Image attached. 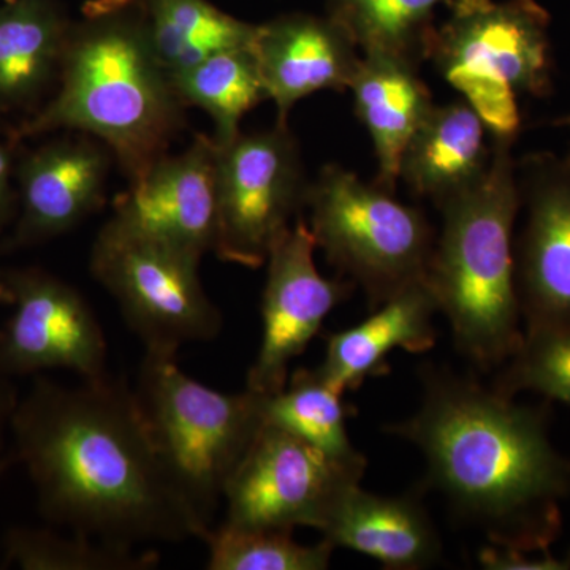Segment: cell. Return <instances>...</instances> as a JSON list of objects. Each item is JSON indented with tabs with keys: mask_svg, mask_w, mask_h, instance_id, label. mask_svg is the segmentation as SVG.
<instances>
[{
	"mask_svg": "<svg viewBox=\"0 0 570 570\" xmlns=\"http://www.w3.org/2000/svg\"><path fill=\"white\" fill-rule=\"evenodd\" d=\"M343 396L318 367H298L281 392L265 396V425L305 439L336 459H360L363 455L352 445L346 426L355 411L344 404Z\"/></svg>",
	"mask_w": 570,
	"mask_h": 570,
	"instance_id": "24",
	"label": "cell"
},
{
	"mask_svg": "<svg viewBox=\"0 0 570 570\" xmlns=\"http://www.w3.org/2000/svg\"><path fill=\"white\" fill-rule=\"evenodd\" d=\"M487 174L438 209L425 283L452 328L461 355L479 370H499L523 341L515 284L513 228L520 213L513 142L493 141Z\"/></svg>",
	"mask_w": 570,
	"mask_h": 570,
	"instance_id": "4",
	"label": "cell"
},
{
	"mask_svg": "<svg viewBox=\"0 0 570 570\" xmlns=\"http://www.w3.org/2000/svg\"><path fill=\"white\" fill-rule=\"evenodd\" d=\"M425 61L485 122L491 140L515 142L521 97L553 92L549 11L535 0H445Z\"/></svg>",
	"mask_w": 570,
	"mask_h": 570,
	"instance_id": "5",
	"label": "cell"
},
{
	"mask_svg": "<svg viewBox=\"0 0 570 570\" xmlns=\"http://www.w3.org/2000/svg\"><path fill=\"white\" fill-rule=\"evenodd\" d=\"M335 549L374 558L390 570L438 564L442 542L417 497H381L362 487L348 491L321 531Z\"/></svg>",
	"mask_w": 570,
	"mask_h": 570,
	"instance_id": "20",
	"label": "cell"
},
{
	"mask_svg": "<svg viewBox=\"0 0 570 570\" xmlns=\"http://www.w3.org/2000/svg\"><path fill=\"white\" fill-rule=\"evenodd\" d=\"M553 126L568 127V129H570V115L562 116V118L557 119V121L553 122ZM569 154H570V151H569Z\"/></svg>",
	"mask_w": 570,
	"mask_h": 570,
	"instance_id": "33",
	"label": "cell"
},
{
	"mask_svg": "<svg viewBox=\"0 0 570 570\" xmlns=\"http://www.w3.org/2000/svg\"><path fill=\"white\" fill-rule=\"evenodd\" d=\"M532 553L508 547L489 546L479 551L480 566L489 570H566L570 569V551L568 557L554 558L549 553L540 554L539 558H531Z\"/></svg>",
	"mask_w": 570,
	"mask_h": 570,
	"instance_id": "29",
	"label": "cell"
},
{
	"mask_svg": "<svg viewBox=\"0 0 570 570\" xmlns=\"http://www.w3.org/2000/svg\"><path fill=\"white\" fill-rule=\"evenodd\" d=\"M445 0H325V14L344 29L362 55L389 52L425 62L428 37Z\"/></svg>",
	"mask_w": 570,
	"mask_h": 570,
	"instance_id": "25",
	"label": "cell"
},
{
	"mask_svg": "<svg viewBox=\"0 0 570 570\" xmlns=\"http://www.w3.org/2000/svg\"><path fill=\"white\" fill-rule=\"evenodd\" d=\"M253 51L279 124H288L295 105L313 94L348 91L362 61V52L332 18L305 11L258 24Z\"/></svg>",
	"mask_w": 570,
	"mask_h": 570,
	"instance_id": "16",
	"label": "cell"
},
{
	"mask_svg": "<svg viewBox=\"0 0 570 570\" xmlns=\"http://www.w3.org/2000/svg\"><path fill=\"white\" fill-rule=\"evenodd\" d=\"M491 387L510 397L534 392L570 406V322L524 330L520 347L499 367Z\"/></svg>",
	"mask_w": 570,
	"mask_h": 570,
	"instance_id": "28",
	"label": "cell"
},
{
	"mask_svg": "<svg viewBox=\"0 0 570 570\" xmlns=\"http://www.w3.org/2000/svg\"><path fill=\"white\" fill-rule=\"evenodd\" d=\"M216 246L227 264L261 268L281 235L306 212L307 179L288 124L239 132L216 145Z\"/></svg>",
	"mask_w": 570,
	"mask_h": 570,
	"instance_id": "9",
	"label": "cell"
},
{
	"mask_svg": "<svg viewBox=\"0 0 570 570\" xmlns=\"http://www.w3.org/2000/svg\"><path fill=\"white\" fill-rule=\"evenodd\" d=\"M14 455L7 456V459L0 460V474H2L3 471H6L7 468L10 466V463H13Z\"/></svg>",
	"mask_w": 570,
	"mask_h": 570,
	"instance_id": "34",
	"label": "cell"
},
{
	"mask_svg": "<svg viewBox=\"0 0 570 570\" xmlns=\"http://www.w3.org/2000/svg\"><path fill=\"white\" fill-rule=\"evenodd\" d=\"M11 303H13V295H11V292L9 291V287H7L6 283L0 279V305L11 306Z\"/></svg>",
	"mask_w": 570,
	"mask_h": 570,
	"instance_id": "32",
	"label": "cell"
},
{
	"mask_svg": "<svg viewBox=\"0 0 570 570\" xmlns=\"http://www.w3.org/2000/svg\"><path fill=\"white\" fill-rule=\"evenodd\" d=\"M489 135L478 111L463 99L434 105L403 154L400 181L438 208L487 174L493 154Z\"/></svg>",
	"mask_w": 570,
	"mask_h": 570,
	"instance_id": "21",
	"label": "cell"
},
{
	"mask_svg": "<svg viewBox=\"0 0 570 570\" xmlns=\"http://www.w3.org/2000/svg\"><path fill=\"white\" fill-rule=\"evenodd\" d=\"M6 561L26 570H149L159 564V554L80 532L63 538L20 528L6 538Z\"/></svg>",
	"mask_w": 570,
	"mask_h": 570,
	"instance_id": "26",
	"label": "cell"
},
{
	"mask_svg": "<svg viewBox=\"0 0 570 570\" xmlns=\"http://www.w3.org/2000/svg\"><path fill=\"white\" fill-rule=\"evenodd\" d=\"M202 258L110 217L94 242L89 269L145 352L178 355L184 344L216 340L224 325L202 283Z\"/></svg>",
	"mask_w": 570,
	"mask_h": 570,
	"instance_id": "8",
	"label": "cell"
},
{
	"mask_svg": "<svg viewBox=\"0 0 570 570\" xmlns=\"http://www.w3.org/2000/svg\"><path fill=\"white\" fill-rule=\"evenodd\" d=\"M436 299L425 279L407 285L351 328L325 335V358L318 371L341 392H355L371 377L389 373L396 348L423 354L436 346L433 318Z\"/></svg>",
	"mask_w": 570,
	"mask_h": 570,
	"instance_id": "17",
	"label": "cell"
},
{
	"mask_svg": "<svg viewBox=\"0 0 570 570\" xmlns=\"http://www.w3.org/2000/svg\"><path fill=\"white\" fill-rule=\"evenodd\" d=\"M134 390L176 489L212 530L225 483L265 425V395L206 387L163 352H145Z\"/></svg>",
	"mask_w": 570,
	"mask_h": 570,
	"instance_id": "6",
	"label": "cell"
},
{
	"mask_svg": "<svg viewBox=\"0 0 570 570\" xmlns=\"http://www.w3.org/2000/svg\"><path fill=\"white\" fill-rule=\"evenodd\" d=\"M316 249L309 225L299 216L269 250L262 296L264 333L247 371V390L265 396L281 392L291 376V363L317 336L325 317L356 288L344 277L322 276L314 262Z\"/></svg>",
	"mask_w": 570,
	"mask_h": 570,
	"instance_id": "12",
	"label": "cell"
},
{
	"mask_svg": "<svg viewBox=\"0 0 570 570\" xmlns=\"http://www.w3.org/2000/svg\"><path fill=\"white\" fill-rule=\"evenodd\" d=\"M367 460L336 459L305 439L264 425L225 483L223 524L239 530L322 531L365 475Z\"/></svg>",
	"mask_w": 570,
	"mask_h": 570,
	"instance_id": "10",
	"label": "cell"
},
{
	"mask_svg": "<svg viewBox=\"0 0 570 570\" xmlns=\"http://www.w3.org/2000/svg\"><path fill=\"white\" fill-rule=\"evenodd\" d=\"M20 149L21 145L10 141L9 138L0 142V232L6 230L17 219L18 190L14 171Z\"/></svg>",
	"mask_w": 570,
	"mask_h": 570,
	"instance_id": "30",
	"label": "cell"
},
{
	"mask_svg": "<svg viewBox=\"0 0 570 570\" xmlns=\"http://www.w3.org/2000/svg\"><path fill=\"white\" fill-rule=\"evenodd\" d=\"M6 377L0 373V448H2L3 431H6L7 425H10L14 407L18 404L13 389H11Z\"/></svg>",
	"mask_w": 570,
	"mask_h": 570,
	"instance_id": "31",
	"label": "cell"
},
{
	"mask_svg": "<svg viewBox=\"0 0 570 570\" xmlns=\"http://www.w3.org/2000/svg\"><path fill=\"white\" fill-rule=\"evenodd\" d=\"M209 570H325L335 547L322 539L303 546L294 531L239 530L220 524L205 535Z\"/></svg>",
	"mask_w": 570,
	"mask_h": 570,
	"instance_id": "27",
	"label": "cell"
},
{
	"mask_svg": "<svg viewBox=\"0 0 570 570\" xmlns=\"http://www.w3.org/2000/svg\"><path fill=\"white\" fill-rule=\"evenodd\" d=\"M13 314L0 328V373L28 376L69 370L81 381L108 376L104 326L73 285L37 266L7 269Z\"/></svg>",
	"mask_w": 570,
	"mask_h": 570,
	"instance_id": "11",
	"label": "cell"
},
{
	"mask_svg": "<svg viewBox=\"0 0 570 570\" xmlns=\"http://www.w3.org/2000/svg\"><path fill=\"white\" fill-rule=\"evenodd\" d=\"M419 411L385 426L426 460V483L490 543L546 553L562 532L570 460L551 444V401L523 406L448 367H420Z\"/></svg>",
	"mask_w": 570,
	"mask_h": 570,
	"instance_id": "2",
	"label": "cell"
},
{
	"mask_svg": "<svg viewBox=\"0 0 570 570\" xmlns=\"http://www.w3.org/2000/svg\"><path fill=\"white\" fill-rule=\"evenodd\" d=\"M348 91L377 159L374 183L395 193L409 141L433 110V94L420 77V63L389 52H365Z\"/></svg>",
	"mask_w": 570,
	"mask_h": 570,
	"instance_id": "18",
	"label": "cell"
},
{
	"mask_svg": "<svg viewBox=\"0 0 570 570\" xmlns=\"http://www.w3.org/2000/svg\"><path fill=\"white\" fill-rule=\"evenodd\" d=\"M186 110L154 50L142 0H86L55 94L7 138L22 145L58 130L89 135L132 184L170 153Z\"/></svg>",
	"mask_w": 570,
	"mask_h": 570,
	"instance_id": "3",
	"label": "cell"
},
{
	"mask_svg": "<svg viewBox=\"0 0 570 570\" xmlns=\"http://www.w3.org/2000/svg\"><path fill=\"white\" fill-rule=\"evenodd\" d=\"M306 212L326 264L362 287L371 309L425 279L436 230L422 208L403 204L395 193L326 164L309 184Z\"/></svg>",
	"mask_w": 570,
	"mask_h": 570,
	"instance_id": "7",
	"label": "cell"
},
{
	"mask_svg": "<svg viewBox=\"0 0 570 570\" xmlns=\"http://www.w3.org/2000/svg\"><path fill=\"white\" fill-rule=\"evenodd\" d=\"M10 428L14 460L51 523L134 547L208 534L160 460L126 379L67 387L39 377Z\"/></svg>",
	"mask_w": 570,
	"mask_h": 570,
	"instance_id": "1",
	"label": "cell"
},
{
	"mask_svg": "<svg viewBox=\"0 0 570 570\" xmlns=\"http://www.w3.org/2000/svg\"><path fill=\"white\" fill-rule=\"evenodd\" d=\"M71 24L61 0H0V118H28L58 86Z\"/></svg>",
	"mask_w": 570,
	"mask_h": 570,
	"instance_id": "19",
	"label": "cell"
},
{
	"mask_svg": "<svg viewBox=\"0 0 570 570\" xmlns=\"http://www.w3.org/2000/svg\"><path fill=\"white\" fill-rule=\"evenodd\" d=\"M112 154L104 142L77 134L20 149L18 214L0 254L43 245L80 227L107 202Z\"/></svg>",
	"mask_w": 570,
	"mask_h": 570,
	"instance_id": "14",
	"label": "cell"
},
{
	"mask_svg": "<svg viewBox=\"0 0 570 570\" xmlns=\"http://www.w3.org/2000/svg\"><path fill=\"white\" fill-rule=\"evenodd\" d=\"M524 225L513 242L524 330L570 322V154L517 159Z\"/></svg>",
	"mask_w": 570,
	"mask_h": 570,
	"instance_id": "13",
	"label": "cell"
},
{
	"mask_svg": "<svg viewBox=\"0 0 570 570\" xmlns=\"http://www.w3.org/2000/svg\"><path fill=\"white\" fill-rule=\"evenodd\" d=\"M149 36L168 73L189 69L209 56L253 47L258 24L238 20L209 0H142Z\"/></svg>",
	"mask_w": 570,
	"mask_h": 570,
	"instance_id": "22",
	"label": "cell"
},
{
	"mask_svg": "<svg viewBox=\"0 0 570 570\" xmlns=\"http://www.w3.org/2000/svg\"><path fill=\"white\" fill-rule=\"evenodd\" d=\"M112 219L129 230L200 255L216 246V146L206 134L189 148L157 160L112 204Z\"/></svg>",
	"mask_w": 570,
	"mask_h": 570,
	"instance_id": "15",
	"label": "cell"
},
{
	"mask_svg": "<svg viewBox=\"0 0 570 570\" xmlns=\"http://www.w3.org/2000/svg\"><path fill=\"white\" fill-rule=\"evenodd\" d=\"M170 77L186 108L209 116L216 145L234 140L247 112L269 100L253 47L217 52Z\"/></svg>",
	"mask_w": 570,
	"mask_h": 570,
	"instance_id": "23",
	"label": "cell"
}]
</instances>
